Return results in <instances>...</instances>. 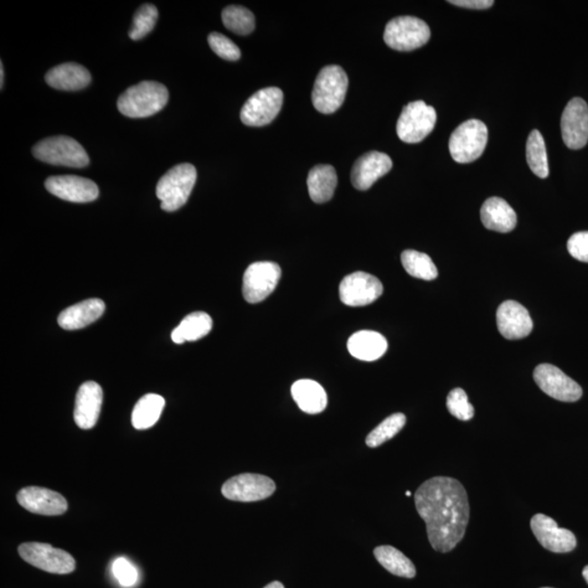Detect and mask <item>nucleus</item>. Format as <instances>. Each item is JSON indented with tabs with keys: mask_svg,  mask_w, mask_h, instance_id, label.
Masks as SVG:
<instances>
[{
	"mask_svg": "<svg viewBox=\"0 0 588 588\" xmlns=\"http://www.w3.org/2000/svg\"><path fill=\"white\" fill-rule=\"evenodd\" d=\"M414 502L432 548L440 553L455 548L463 539L469 521L468 498L463 485L451 477L430 478L416 490Z\"/></svg>",
	"mask_w": 588,
	"mask_h": 588,
	"instance_id": "obj_1",
	"label": "nucleus"
},
{
	"mask_svg": "<svg viewBox=\"0 0 588 588\" xmlns=\"http://www.w3.org/2000/svg\"><path fill=\"white\" fill-rule=\"evenodd\" d=\"M167 87L158 82L144 81L129 87L117 102L118 110L129 118H147L167 105Z\"/></svg>",
	"mask_w": 588,
	"mask_h": 588,
	"instance_id": "obj_2",
	"label": "nucleus"
},
{
	"mask_svg": "<svg viewBox=\"0 0 588 588\" xmlns=\"http://www.w3.org/2000/svg\"><path fill=\"white\" fill-rule=\"evenodd\" d=\"M198 173L193 165L180 164L168 170L159 180L156 195L165 211H175L188 202Z\"/></svg>",
	"mask_w": 588,
	"mask_h": 588,
	"instance_id": "obj_3",
	"label": "nucleus"
},
{
	"mask_svg": "<svg viewBox=\"0 0 588 588\" xmlns=\"http://www.w3.org/2000/svg\"><path fill=\"white\" fill-rule=\"evenodd\" d=\"M348 85V76L342 67H325L316 77L312 93L316 110L325 115L336 112L343 104Z\"/></svg>",
	"mask_w": 588,
	"mask_h": 588,
	"instance_id": "obj_4",
	"label": "nucleus"
},
{
	"mask_svg": "<svg viewBox=\"0 0 588 588\" xmlns=\"http://www.w3.org/2000/svg\"><path fill=\"white\" fill-rule=\"evenodd\" d=\"M33 155L40 162L58 166L84 168L90 163L85 149L75 138L59 136L45 138L33 147Z\"/></svg>",
	"mask_w": 588,
	"mask_h": 588,
	"instance_id": "obj_5",
	"label": "nucleus"
},
{
	"mask_svg": "<svg viewBox=\"0 0 588 588\" xmlns=\"http://www.w3.org/2000/svg\"><path fill=\"white\" fill-rule=\"evenodd\" d=\"M488 142V130L484 122L471 120L463 122L451 134L449 149L455 162L468 164L482 156Z\"/></svg>",
	"mask_w": 588,
	"mask_h": 588,
	"instance_id": "obj_6",
	"label": "nucleus"
},
{
	"mask_svg": "<svg viewBox=\"0 0 588 588\" xmlns=\"http://www.w3.org/2000/svg\"><path fill=\"white\" fill-rule=\"evenodd\" d=\"M430 39V27L419 18L405 15L392 19L386 25L385 43L395 50H414L424 46Z\"/></svg>",
	"mask_w": 588,
	"mask_h": 588,
	"instance_id": "obj_7",
	"label": "nucleus"
},
{
	"mask_svg": "<svg viewBox=\"0 0 588 588\" xmlns=\"http://www.w3.org/2000/svg\"><path fill=\"white\" fill-rule=\"evenodd\" d=\"M436 121L434 107L428 106L423 101L412 102L401 112L396 123V133L401 141L420 143L434 130Z\"/></svg>",
	"mask_w": 588,
	"mask_h": 588,
	"instance_id": "obj_8",
	"label": "nucleus"
},
{
	"mask_svg": "<svg viewBox=\"0 0 588 588\" xmlns=\"http://www.w3.org/2000/svg\"><path fill=\"white\" fill-rule=\"evenodd\" d=\"M19 555L28 564L53 575H69L76 570L74 557L49 544L24 543L19 546Z\"/></svg>",
	"mask_w": 588,
	"mask_h": 588,
	"instance_id": "obj_9",
	"label": "nucleus"
},
{
	"mask_svg": "<svg viewBox=\"0 0 588 588\" xmlns=\"http://www.w3.org/2000/svg\"><path fill=\"white\" fill-rule=\"evenodd\" d=\"M283 102V93L278 87L257 91L242 107V122L249 127H264L275 120Z\"/></svg>",
	"mask_w": 588,
	"mask_h": 588,
	"instance_id": "obj_10",
	"label": "nucleus"
},
{
	"mask_svg": "<svg viewBox=\"0 0 588 588\" xmlns=\"http://www.w3.org/2000/svg\"><path fill=\"white\" fill-rule=\"evenodd\" d=\"M275 490L276 484L270 477L245 473L229 478L221 493L232 502L254 503L270 498Z\"/></svg>",
	"mask_w": 588,
	"mask_h": 588,
	"instance_id": "obj_11",
	"label": "nucleus"
},
{
	"mask_svg": "<svg viewBox=\"0 0 588 588\" xmlns=\"http://www.w3.org/2000/svg\"><path fill=\"white\" fill-rule=\"evenodd\" d=\"M281 277V270L276 263L257 262L247 267L242 288L246 302L264 301L275 290Z\"/></svg>",
	"mask_w": 588,
	"mask_h": 588,
	"instance_id": "obj_12",
	"label": "nucleus"
},
{
	"mask_svg": "<svg viewBox=\"0 0 588 588\" xmlns=\"http://www.w3.org/2000/svg\"><path fill=\"white\" fill-rule=\"evenodd\" d=\"M384 292L378 278L368 272H358L344 277L340 283V300L348 307H365L374 303Z\"/></svg>",
	"mask_w": 588,
	"mask_h": 588,
	"instance_id": "obj_13",
	"label": "nucleus"
},
{
	"mask_svg": "<svg viewBox=\"0 0 588 588\" xmlns=\"http://www.w3.org/2000/svg\"><path fill=\"white\" fill-rule=\"evenodd\" d=\"M534 380L546 395L562 402L581 399L583 390L575 380L551 364H540L534 370Z\"/></svg>",
	"mask_w": 588,
	"mask_h": 588,
	"instance_id": "obj_14",
	"label": "nucleus"
},
{
	"mask_svg": "<svg viewBox=\"0 0 588 588\" xmlns=\"http://www.w3.org/2000/svg\"><path fill=\"white\" fill-rule=\"evenodd\" d=\"M561 133L566 146L581 149L588 142V106L584 100L575 97L567 102L561 117Z\"/></svg>",
	"mask_w": 588,
	"mask_h": 588,
	"instance_id": "obj_15",
	"label": "nucleus"
},
{
	"mask_svg": "<svg viewBox=\"0 0 588 588\" xmlns=\"http://www.w3.org/2000/svg\"><path fill=\"white\" fill-rule=\"evenodd\" d=\"M536 539L545 549L557 554L570 553L576 547V538L571 530L559 528L554 519L545 514H536L530 520Z\"/></svg>",
	"mask_w": 588,
	"mask_h": 588,
	"instance_id": "obj_16",
	"label": "nucleus"
},
{
	"mask_svg": "<svg viewBox=\"0 0 588 588\" xmlns=\"http://www.w3.org/2000/svg\"><path fill=\"white\" fill-rule=\"evenodd\" d=\"M46 190L61 200L74 203H89L98 198L96 183L77 175H55L46 180Z\"/></svg>",
	"mask_w": 588,
	"mask_h": 588,
	"instance_id": "obj_17",
	"label": "nucleus"
},
{
	"mask_svg": "<svg viewBox=\"0 0 588 588\" xmlns=\"http://www.w3.org/2000/svg\"><path fill=\"white\" fill-rule=\"evenodd\" d=\"M20 505L31 513L49 515L64 514L68 510V503L59 493L43 487H25L17 494Z\"/></svg>",
	"mask_w": 588,
	"mask_h": 588,
	"instance_id": "obj_18",
	"label": "nucleus"
},
{
	"mask_svg": "<svg viewBox=\"0 0 588 588\" xmlns=\"http://www.w3.org/2000/svg\"><path fill=\"white\" fill-rule=\"evenodd\" d=\"M497 325L499 333L509 340L528 337L533 330V321L528 309L515 301H505L498 307Z\"/></svg>",
	"mask_w": 588,
	"mask_h": 588,
	"instance_id": "obj_19",
	"label": "nucleus"
},
{
	"mask_svg": "<svg viewBox=\"0 0 588 588\" xmlns=\"http://www.w3.org/2000/svg\"><path fill=\"white\" fill-rule=\"evenodd\" d=\"M391 168L392 161L388 155L375 151L369 152L355 162L351 173V182L355 189L366 191L388 174Z\"/></svg>",
	"mask_w": 588,
	"mask_h": 588,
	"instance_id": "obj_20",
	"label": "nucleus"
},
{
	"mask_svg": "<svg viewBox=\"0 0 588 588\" xmlns=\"http://www.w3.org/2000/svg\"><path fill=\"white\" fill-rule=\"evenodd\" d=\"M102 389L95 381H86L77 390L75 421L82 430H91L101 414Z\"/></svg>",
	"mask_w": 588,
	"mask_h": 588,
	"instance_id": "obj_21",
	"label": "nucleus"
},
{
	"mask_svg": "<svg viewBox=\"0 0 588 588\" xmlns=\"http://www.w3.org/2000/svg\"><path fill=\"white\" fill-rule=\"evenodd\" d=\"M104 312V302L100 298H90V300L66 308L58 317V324L61 328L66 330L85 328L96 322Z\"/></svg>",
	"mask_w": 588,
	"mask_h": 588,
	"instance_id": "obj_22",
	"label": "nucleus"
},
{
	"mask_svg": "<svg viewBox=\"0 0 588 588\" xmlns=\"http://www.w3.org/2000/svg\"><path fill=\"white\" fill-rule=\"evenodd\" d=\"M482 223L487 229L508 234L517 226V214L503 199L490 198L481 209Z\"/></svg>",
	"mask_w": 588,
	"mask_h": 588,
	"instance_id": "obj_23",
	"label": "nucleus"
},
{
	"mask_svg": "<svg viewBox=\"0 0 588 588\" xmlns=\"http://www.w3.org/2000/svg\"><path fill=\"white\" fill-rule=\"evenodd\" d=\"M89 70L75 63L63 64L49 70L45 76L51 87L60 91H79L91 84Z\"/></svg>",
	"mask_w": 588,
	"mask_h": 588,
	"instance_id": "obj_24",
	"label": "nucleus"
},
{
	"mask_svg": "<svg viewBox=\"0 0 588 588\" xmlns=\"http://www.w3.org/2000/svg\"><path fill=\"white\" fill-rule=\"evenodd\" d=\"M388 349V343L383 334L371 330H362L350 337L348 342V350L353 358L365 361V362H373L379 360L386 353Z\"/></svg>",
	"mask_w": 588,
	"mask_h": 588,
	"instance_id": "obj_25",
	"label": "nucleus"
},
{
	"mask_svg": "<svg viewBox=\"0 0 588 588\" xmlns=\"http://www.w3.org/2000/svg\"><path fill=\"white\" fill-rule=\"evenodd\" d=\"M293 400L307 414H318L326 409L328 398L326 391L316 381L301 379L292 385Z\"/></svg>",
	"mask_w": 588,
	"mask_h": 588,
	"instance_id": "obj_26",
	"label": "nucleus"
},
{
	"mask_svg": "<svg viewBox=\"0 0 588 588\" xmlns=\"http://www.w3.org/2000/svg\"><path fill=\"white\" fill-rule=\"evenodd\" d=\"M337 184L336 170L330 165H318L309 170L307 187L314 202L323 204L332 200Z\"/></svg>",
	"mask_w": 588,
	"mask_h": 588,
	"instance_id": "obj_27",
	"label": "nucleus"
},
{
	"mask_svg": "<svg viewBox=\"0 0 588 588\" xmlns=\"http://www.w3.org/2000/svg\"><path fill=\"white\" fill-rule=\"evenodd\" d=\"M211 328H213V321L209 314L194 312L184 317L182 324L174 330L172 339L177 344L196 342V340L208 336Z\"/></svg>",
	"mask_w": 588,
	"mask_h": 588,
	"instance_id": "obj_28",
	"label": "nucleus"
},
{
	"mask_svg": "<svg viewBox=\"0 0 588 588\" xmlns=\"http://www.w3.org/2000/svg\"><path fill=\"white\" fill-rule=\"evenodd\" d=\"M165 399L162 396L148 394L138 400L132 412V425L138 431L156 424L163 414Z\"/></svg>",
	"mask_w": 588,
	"mask_h": 588,
	"instance_id": "obj_29",
	"label": "nucleus"
},
{
	"mask_svg": "<svg viewBox=\"0 0 588 588\" xmlns=\"http://www.w3.org/2000/svg\"><path fill=\"white\" fill-rule=\"evenodd\" d=\"M375 558L391 575L414 579L416 569L414 562L392 546H379L374 550Z\"/></svg>",
	"mask_w": 588,
	"mask_h": 588,
	"instance_id": "obj_30",
	"label": "nucleus"
},
{
	"mask_svg": "<svg viewBox=\"0 0 588 588\" xmlns=\"http://www.w3.org/2000/svg\"><path fill=\"white\" fill-rule=\"evenodd\" d=\"M402 265L410 276L423 281H434L438 276L437 267L425 253L406 250L401 254Z\"/></svg>",
	"mask_w": 588,
	"mask_h": 588,
	"instance_id": "obj_31",
	"label": "nucleus"
},
{
	"mask_svg": "<svg viewBox=\"0 0 588 588\" xmlns=\"http://www.w3.org/2000/svg\"><path fill=\"white\" fill-rule=\"evenodd\" d=\"M526 159L532 172L541 179L549 175L548 157L543 136L539 130L530 132L526 143Z\"/></svg>",
	"mask_w": 588,
	"mask_h": 588,
	"instance_id": "obj_32",
	"label": "nucleus"
},
{
	"mask_svg": "<svg viewBox=\"0 0 588 588\" xmlns=\"http://www.w3.org/2000/svg\"><path fill=\"white\" fill-rule=\"evenodd\" d=\"M225 27L239 35H247L255 29V18L249 9L241 6H228L221 13Z\"/></svg>",
	"mask_w": 588,
	"mask_h": 588,
	"instance_id": "obj_33",
	"label": "nucleus"
},
{
	"mask_svg": "<svg viewBox=\"0 0 588 588\" xmlns=\"http://www.w3.org/2000/svg\"><path fill=\"white\" fill-rule=\"evenodd\" d=\"M406 417L402 414H392L371 431L366 437V445L376 448L394 438L405 427Z\"/></svg>",
	"mask_w": 588,
	"mask_h": 588,
	"instance_id": "obj_34",
	"label": "nucleus"
},
{
	"mask_svg": "<svg viewBox=\"0 0 588 588\" xmlns=\"http://www.w3.org/2000/svg\"><path fill=\"white\" fill-rule=\"evenodd\" d=\"M158 12L157 8L153 4H144L134 14L133 23L129 36L133 40H138L147 36L154 29L155 24L157 22Z\"/></svg>",
	"mask_w": 588,
	"mask_h": 588,
	"instance_id": "obj_35",
	"label": "nucleus"
},
{
	"mask_svg": "<svg viewBox=\"0 0 588 588\" xmlns=\"http://www.w3.org/2000/svg\"><path fill=\"white\" fill-rule=\"evenodd\" d=\"M447 407L450 414L460 421H469L474 416V407L469 404L466 391L456 388L447 396Z\"/></svg>",
	"mask_w": 588,
	"mask_h": 588,
	"instance_id": "obj_36",
	"label": "nucleus"
},
{
	"mask_svg": "<svg viewBox=\"0 0 588 588\" xmlns=\"http://www.w3.org/2000/svg\"><path fill=\"white\" fill-rule=\"evenodd\" d=\"M209 44L211 50L220 58L229 61H236L240 59L241 50L227 36L214 32L209 36Z\"/></svg>",
	"mask_w": 588,
	"mask_h": 588,
	"instance_id": "obj_37",
	"label": "nucleus"
},
{
	"mask_svg": "<svg viewBox=\"0 0 588 588\" xmlns=\"http://www.w3.org/2000/svg\"><path fill=\"white\" fill-rule=\"evenodd\" d=\"M112 574L122 586L130 587L138 581V570L130 561L126 558H118L113 561Z\"/></svg>",
	"mask_w": 588,
	"mask_h": 588,
	"instance_id": "obj_38",
	"label": "nucleus"
},
{
	"mask_svg": "<svg viewBox=\"0 0 588 588\" xmlns=\"http://www.w3.org/2000/svg\"><path fill=\"white\" fill-rule=\"evenodd\" d=\"M567 251L572 257L588 263V231L576 232L567 241Z\"/></svg>",
	"mask_w": 588,
	"mask_h": 588,
	"instance_id": "obj_39",
	"label": "nucleus"
},
{
	"mask_svg": "<svg viewBox=\"0 0 588 588\" xmlns=\"http://www.w3.org/2000/svg\"><path fill=\"white\" fill-rule=\"evenodd\" d=\"M449 4L468 9H487L494 4L493 0H450Z\"/></svg>",
	"mask_w": 588,
	"mask_h": 588,
	"instance_id": "obj_40",
	"label": "nucleus"
},
{
	"mask_svg": "<svg viewBox=\"0 0 588 588\" xmlns=\"http://www.w3.org/2000/svg\"><path fill=\"white\" fill-rule=\"evenodd\" d=\"M264 588H285L281 582H272L271 584H268Z\"/></svg>",
	"mask_w": 588,
	"mask_h": 588,
	"instance_id": "obj_41",
	"label": "nucleus"
},
{
	"mask_svg": "<svg viewBox=\"0 0 588 588\" xmlns=\"http://www.w3.org/2000/svg\"><path fill=\"white\" fill-rule=\"evenodd\" d=\"M4 66L3 63L0 64V85H2V89L4 87Z\"/></svg>",
	"mask_w": 588,
	"mask_h": 588,
	"instance_id": "obj_42",
	"label": "nucleus"
},
{
	"mask_svg": "<svg viewBox=\"0 0 588 588\" xmlns=\"http://www.w3.org/2000/svg\"><path fill=\"white\" fill-rule=\"evenodd\" d=\"M583 576H584L585 581L587 582L588 584V566L584 567V570H583Z\"/></svg>",
	"mask_w": 588,
	"mask_h": 588,
	"instance_id": "obj_43",
	"label": "nucleus"
},
{
	"mask_svg": "<svg viewBox=\"0 0 588 588\" xmlns=\"http://www.w3.org/2000/svg\"><path fill=\"white\" fill-rule=\"evenodd\" d=\"M405 494H406V497H410L412 494H411V492H406Z\"/></svg>",
	"mask_w": 588,
	"mask_h": 588,
	"instance_id": "obj_44",
	"label": "nucleus"
},
{
	"mask_svg": "<svg viewBox=\"0 0 588 588\" xmlns=\"http://www.w3.org/2000/svg\"><path fill=\"white\" fill-rule=\"evenodd\" d=\"M541 588H551V587H541Z\"/></svg>",
	"mask_w": 588,
	"mask_h": 588,
	"instance_id": "obj_45",
	"label": "nucleus"
}]
</instances>
